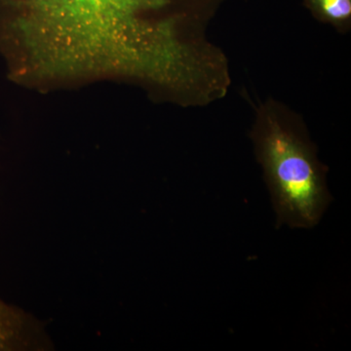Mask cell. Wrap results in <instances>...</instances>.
Listing matches in <instances>:
<instances>
[{
    "label": "cell",
    "mask_w": 351,
    "mask_h": 351,
    "mask_svg": "<svg viewBox=\"0 0 351 351\" xmlns=\"http://www.w3.org/2000/svg\"><path fill=\"white\" fill-rule=\"evenodd\" d=\"M313 17L346 34L351 27V0H302Z\"/></svg>",
    "instance_id": "cell-4"
},
{
    "label": "cell",
    "mask_w": 351,
    "mask_h": 351,
    "mask_svg": "<svg viewBox=\"0 0 351 351\" xmlns=\"http://www.w3.org/2000/svg\"><path fill=\"white\" fill-rule=\"evenodd\" d=\"M202 0H0L8 80L38 91L106 80L162 86L179 50L178 24Z\"/></svg>",
    "instance_id": "cell-1"
},
{
    "label": "cell",
    "mask_w": 351,
    "mask_h": 351,
    "mask_svg": "<svg viewBox=\"0 0 351 351\" xmlns=\"http://www.w3.org/2000/svg\"><path fill=\"white\" fill-rule=\"evenodd\" d=\"M252 138L278 223L293 228L315 226L330 195L326 170L301 117L269 99L256 112Z\"/></svg>",
    "instance_id": "cell-2"
},
{
    "label": "cell",
    "mask_w": 351,
    "mask_h": 351,
    "mask_svg": "<svg viewBox=\"0 0 351 351\" xmlns=\"http://www.w3.org/2000/svg\"><path fill=\"white\" fill-rule=\"evenodd\" d=\"M50 341L31 314L0 299V351L45 350Z\"/></svg>",
    "instance_id": "cell-3"
}]
</instances>
